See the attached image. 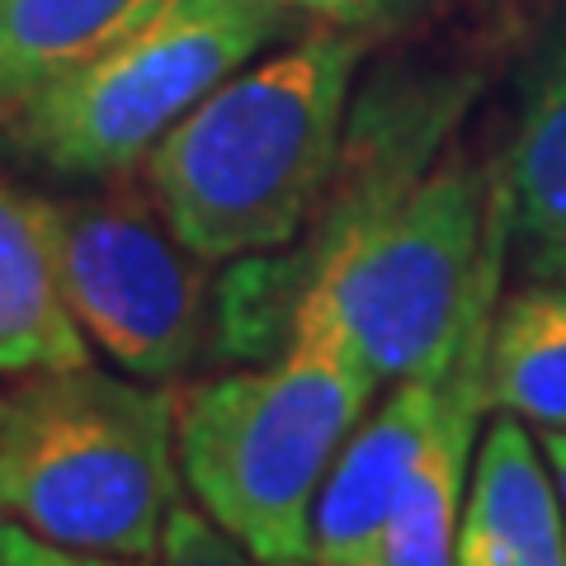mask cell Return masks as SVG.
<instances>
[{"mask_svg": "<svg viewBox=\"0 0 566 566\" xmlns=\"http://www.w3.org/2000/svg\"><path fill=\"white\" fill-rule=\"evenodd\" d=\"M368 39L303 29L227 76L142 161L156 208L199 260L232 264L293 245L340 156Z\"/></svg>", "mask_w": 566, "mask_h": 566, "instance_id": "1", "label": "cell"}, {"mask_svg": "<svg viewBox=\"0 0 566 566\" xmlns=\"http://www.w3.org/2000/svg\"><path fill=\"white\" fill-rule=\"evenodd\" d=\"M515 241L505 175L453 147L401 199L322 260L293 316L289 345L335 349L378 387L453 359L472 307L501 283Z\"/></svg>", "mask_w": 566, "mask_h": 566, "instance_id": "2", "label": "cell"}, {"mask_svg": "<svg viewBox=\"0 0 566 566\" xmlns=\"http://www.w3.org/2000/svg\"><path fill=\"white\" fill-rule=\"evenodd\" d=\"M180 392L95 364L0 397V515L71 553L147 562L180 505Z\"/></svg>", "mask_w": 566, "mask_h": 566, "instance_id": "3", "label": "cell"}, {"mask_svg": "<svg viewBox=\"0 0 566 566\" xmlns=\"http://www.w3.org/2000/svg\"><path fill=\"white\" fill-rule=\"evenodd\" d=\"M378 382L322 345L193 382L175 406L180 476L203 515L270 562H312V515Z\"/></svg>", "mask_w": 566, "mask_h": 566, "instance_id": "4", "label": "cell"}, {"mask_svg": "<svg viewBox=\"0 0 566 566\" xmlns=\"http://www.w3.org/2000/svg\"><path fill=\"white\" fill-rule=\"evenodd\" d=\"M307 24L283 0H170L137 33L6 123V147L57 180L133 175L175 123Z\"/></svg>", "mask_w": 566, "mask_h": 566, "instance_id": "5", "label": "cell"}, {"mask_svg": "<svg viewBox=\"0 0 566 566\" xmlns=\"http://www.w3.org/2000/svg\"><path fill=\"white\" fill-rule=\"evenodd\" d=\"M476 91V71L387 66L349 99L340 156L307 232L283 251L232 260L218 283L212 345L222 359L270 364L289 349L297 303L322 260L424 180V170L453 147Z\"/></svg>", "mask_w": 566, "mask_h": 566, "instance_id": "6", "label": "cell"}, {"mask_svg": "<svg viewBox=\"0 0 566 566\" xmlns=\"http://www.w3.org/2000/svg\"><path fill=\"white\" fill-rule=\"evenodd\" d=\"M66 303L91 349L118 374L175 382L212 340L208 260L170 232L147 180H104L99 193L52 199Z\"/></svg>", "mask_w": 566, "mask_h": 566, "instance_id": "7", "label": "cell"}, {"mask_svg": "<svg viewBox=\"0 0 566 566\" xmlns=\"http://www.w3.org/2000/svg\"><path fill=\"white\" fill-rule=\"evenodd\" d=\"M449 397V364L401 378L364 411L345 439L312 515V566H374L382 528L397 510L406 476L439 430Z\"/></svg>", "mask_w": 566, "mask_h": 566, "instance_id": "8", "label": "cell"}, {"mask_svg": "<svg viewBox=\"0 0 566 566\" xmlns=\"http://www.w3.org/2000/svg\"><path fill=\"white\" fill-rule=\"evenodd\" d=\"M495 303H501V283H491L482 293V303L468 316V331L449 359L444 416H439V430L424 444L420 463L406 476L392 520L382 528L374 566H453L476 444H482V416L491 411L486 406V335H491Z\"/></svg>", "mask_w": 566, "mask_h": 566, "instance_id": "9", "label": "cell"}, {"mask_svg": "<svg viewBox=\"0 0 566 566\" xmlns=\"http://www.w3.org/2000/svg\"><path fill=\"white\" fill-rule=\"evenodd\" d=\"M453 566H566L562 495L520 416L495 411L482 430Z\"/></svg>", "mask_w": 566, "mask_h": 566, "instance_id": "10", "label": "cell"}, {"mask_svg": "<svg viewBox=\"0 0 566 566\" xmlns=\"http://www.w3.org/2000/svg\"><path fill=\"white\" fill-rule=\"evenodd\" d=\"M81 364H91V340L66 303L52 199L0 180V378Z\"/></svg>", "mask_w": 566, "mask_h": 566, "instance_id": "11", "label": "cell"}, {"mask_svg": "<svg viewBox=\"0 0 566 566\" xmlns=\"http://www.w3.org/2000/svg\"><path fill=\"white\" fill-rule=\"evenodd\" d=\"M170 0H0V128Z\"/></svg>", "mask_w": 566, "mask_h": 566, "instance_id": "12", "label": "cell"}, {"mask_svg": "<svg viewBox=\"0 0 566 566\" xmlns=\"http://www.w3.org/2000/svg\"><path fill=\"white\" fill-rule=\"evenodd\" d=\"M501 175L515 208V237L528 245L566 241V14L528 52Z\"/></svg>", "mask_w": 566, "mask_h": 566, "instance_id": "13", "label": "cell"}, {"mask_svg": "<svg viewBox=\"0 0 566 566\" xmlns=\"http://www.w3.org/2000/svg\"><path fill=\"white\" fill-rule=\"evenodd\" d=\"M486 406L534 430H566V283L528 279L495 303L486 335Z\"/></svg>", "mask_w": 566, "mask_h": 566, "instance_id": "14", "label": "cell"}, {"mask_svg": "<svg viewBox=\"0 0 566 566\" xmlns=\"http://www.w3.org/2000/svg\"><path fill=\"white\" fill-rule=\"evenodd\" d=\"M142 566H312V562H270L218 528L199 505H175L161 528V543Z\"/></svg>", "mask_w": 566, "mask_h": 566, "instance_id": "15", "label": "cell"}, {"mask_svg": "<svg viewBox=\"0 0 566 566\" xmlns=\"http://www.w3.org/2000/svg\"><path fill=\"white\" fill-rule=\"evenodd\" d=\"M307 29H335L354 33V39H382L397 33L401 24H411L424 10V0H283Z\"/></svg>", "mask_w": 566, "mask_h": 566, "instance_id": "16", "label": "cell"}, {"mask_svg": "<svg viewBox=\"0 0 566 566\" xmlns=\"http://www.w3.org/2000/svg\"><path fill=\"white\" fill-rule=\"evenodd\" d=\"M0 566H142V562H114V557H91V553H71L39 534H29L14 520L0 515Z\"/></svg>", "mask_w": 566, "mask_h": 566, "instance_id": "17", "label": "cell"}, {"mask_svg": "<svg viewBox=\"0 0 566 566\" xmlns=\"http://www.w3.org/2000/svg\"><path fill=\"white\" fill-rule=\"evenodd\" d=\"M528 274L538 279H562L566 283V241H543L528 251Z\"/></svg>", "mask_w": 566, "mask_h": 566, "instance_id": "18", "label": "cell"}, {"mask_svg": "<svg viewBox=\"0 0 566 566\" xmlns=\"http://www.w3.org/2000/svg\"><path fill=\"white\" fill-rule=\"evenodd\" d=\"M543 453L547 468H553V482L562 495V515H566V430H543Z\"/></svg>", "mask_w": 566, "mask_h": 566, "instance_id": "19", "label": "cell"}]
</instances>
